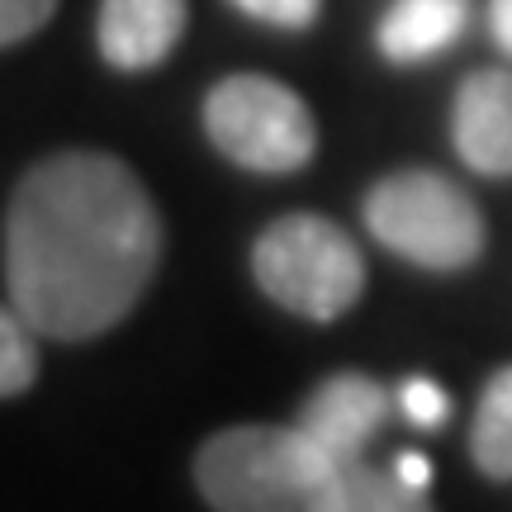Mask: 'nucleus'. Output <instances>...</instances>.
I'll use <instances>...</instances> for the list:
<instances>
[{
	"mask_svg": "<svg viewBox=\"0 0 512 512\" xmlns=\"http://www.w3.org/2000/svg\"><path fill=\"white\" fill-rule=\"evenodd\" d=\"M162 219L133 166L110 152H53L24 171L5 219L10 304L38 337L91 342L157 275Z\"/></svg>",
	"mask_w": 512,
	"mask_h": 512,
	"instance_id": "obj_1",
	"label": "nucleus"
},
{
	"mask_svg": "<svg viewBox=\"0 0 512 512\" xmlns=\"http://www.w3.org/2000/svg\"><path fill=\"white\" fill-rule=\"evenodd\" d=\"M195 489L214 512H342L347 465L304 427L242 422L204 437Z\"/></svg>",
	"mask_w": 512,
	"mask_h": 512,
	"instance_id": "obj_2",
	"label": "nucleus"
},
{
	"mask_svg": "<svg viewBox=\"0 0 512 512\" xmlns=\"http://www.w3.org/2000/svg\"><path fill=\"white\" fill-rule=\"evenodd\" d=\"M252 275L261 294L309 323H332L356 309L366 290V256L323 214H285L252 242Z\"/></svg>",
	"mask_w": 512,
	"mask_h": 512,
	"instance_id": "obj_3",
	"label": "nucleus"
},
{
	"mask_svg": "<svg viewBox=\"0 0 512 512\" xmlns=\"http://www.w3.org/2000/svg\"><path fill=\"white\" fill-rule=\"evenodd\" d=\"M370 238L422 271H465L484 256L489 228L470 190L441 171H394L366 195Z\"/></svg>",
	"mask_w": 512,
	"mask_h": 512,
	"instance_id": "obj_4",
	"label": "nucleus"
},
{
	"mask_svg": "<svg viewBox=\"0 0 512 512\" xmlns=\"http://www.w3.org/2000/svg\"><path fill=\"white\" fill-rule=\"evenodd\" d=\"M204 133L223 157L256 176L304 171L318 152V124L309 105L275 76H223L204 95Z\"/></svg>",
	"mask_w": 512,
	"mask_h": 512,
	"instance_id": "obj_5",
	"label": "nucleus"
},
{
	"mask_svg": "<svg viewBox=\"0 0 512 512\" xmlns=\"http://www.w3.org/2000/svg\"><path fill=\"white\" fill-rule=\"evenodd\" d=\"M389 418V394L380 380H370L361 370H337L323 384H313L309 399L299 403L294 427H304L332 460L356 465L366 460V446Z\"/></svg>",
	"mask_w": 512,
	"mask_h": 512,
	"instance_id": "obj_6",
	"label": "nucleus"
},
{
	"mask_svg": "<svg viewBox=\"0 0 512 512\" xmlns=\"http://www.w3.org/2000/svg\"><path fill=\"white\" fill-rule=\"evenodd\" d=\"M451 143L460 162L508 181L512 176V72L508 67H484L470 72L456 86L451 100Z\"/></svg>",
	"mask_w": 512,
	"mask_h": 512,
	"instance_id": "obj_7",
	"label": "nucleus"
},
{
	"mask_svg": "<svg viewBox=\"0 0 512 512\" xmlns=\"http://www.w3.org/2000/svg\"><path fill=\"white\" fill-rule=\"evenodd\" d=\"M190 0H100L95 38L100 57L114 72H147L162 67L181 43Z\"/></svg>",
	"mask_w": 512,
	"mask_h": 512,
	"instance_id": "obj_8",
	"label": "nucleus"
},
{
	"mask_svg": "<svg viewBox=\"0 0 512 512\" xmlns=\"http://www.w3.org/2000/svg\"><path fill=\"white\" fill-rule=\"evenodd\" d=\"M465 24H470V0H394L380 15L375 43L384 62L418 67L456 48L465 38Z\"/></svg>",
	"mask_w": 512,
	"mask_h": 512,
	"instance_id": "obj_9",
	"label": "nucleus"
},
{
	"mask_svg": "<svg viewBox=\"0 0 512 512\" xmlns=\"http://www.w3.org/2000/svg\"><path fill=\"white\" fill-rule=\"evenodd\" d=\"M470 456L475 470L494 484L512 479V366L494 370V380L484 384L470 422Z\"/></svg>",
	"mask_w": 512,
	"mask_h": 512,
	"instance_id": "obj_10",
	"label": "nucleus"
},
{
	"mask_svg": "<svg viewBox=\"0 0 512 512\" xmlns=\"http://www.w3.org/2000/svg\"><path fill=\"white\" fill-rule=\"evenodd\" d=\"M342 512H432L427 489L403 484L394 470H375L366 460L347 465V503Z\"/></svg>",
	"mask_w": 512,
	"mask_h": 512,
	"instance_id": "obj_11",
	"label": "nucleus"
},
{
	"mask_svg": "<svg viewBox=\"0 0 512 512\" xmlns=\"http://www.w3.org/2000/svg\"><path fill=\"white\" fill-rule=\"evenodd\" d=\"M38 380V337L24 313L0 304V399H15Z\"/></svg>",
	"mask_w": 512,
	"mask_h": 512,
	"instance_id": "obj_12",
	"label": "nucleus"
},
{
	"mask_svg": "<svg viewBox=\"0 0 512 512\" xmlns=\"http://www.w3.org/2000/svg\"><path fill=\"white\" fill-rule=\"evenodd\" d=\"M228 5L271 29H309L323 10V0H228Z\"/></svg>",
	"mask_w": 512,
	"mask_h": 512,
	"instance_id": "obj_13",
	"label": "nucleus"
},
{
	"mask_svg": "<svg viewBox=\"0 0 512 512\" xmlns=\"http://www.w3.org/2000/svg\"><path fill=\"white\" fill-rule=\"evenodd\" d=\"M53 10H57V0H0V48L38 34L53 19Z\"/></svg>",
	"mask_w": 512,
	"mask_h": 512,
	"instance_id": "obj_14",
	"label": "nucleus"
},
{
	"mask_svg": "<svg viewBox=\"0 0 512 512\" xmlns=\"http://www.w3.org/2000/svg\"><path fill=\"white\" fill-rule=\"evenodd\" d=\"M399 408H403V418L413 422V427H441L451 403H446V394H441V384H432L427 375H418V380H403Z\"/></svg>",
	"mask_w": 512,
	"mask_h": 512,
	"instance_id": "obj_15",
	"label": "nucleus"
},
{
	"mask_svg": "<svg viewBox=\"0 0 512 512\" xmlns=\"http://www.w3.org/2000/svg\"><path fill=\"white\" fill-rule=\"evenodd\" d=\"M489 29L498 48L512 57V0H489Z\"/></svg>",
	"mask_w": 512,
	"mask_h": 512,
	"instance_id": "obj_16",
	"label": "nucleus"
},
{
	"mask_svg": "<svg viewBox=\"0 0 512 512\" xmlns=\"http://www.w3.org/2000/svg\"><path fill=\"white\" fill-rule=\"evenodd\" d=\"M394 475H399L403 484H413V489H427V484H432V465L422 456H413V451H403V456L394 460Z\"/></svg>",
	"mask_w": 512,
	"mask_h": 512,
	"instance_id": "obj_17",
	"label": "nucleus"
}]
</instances>
